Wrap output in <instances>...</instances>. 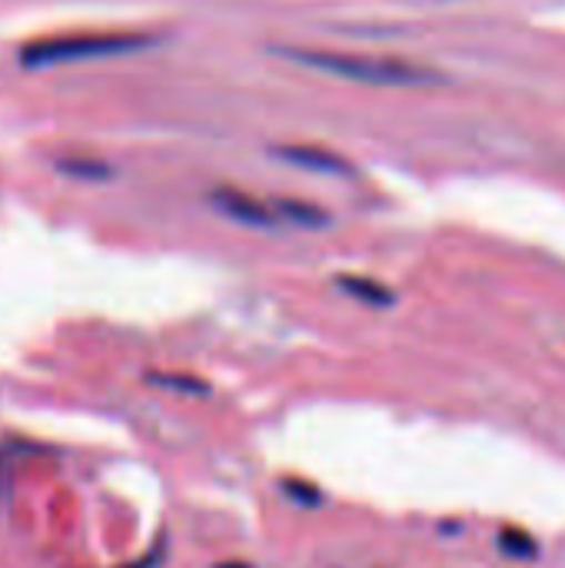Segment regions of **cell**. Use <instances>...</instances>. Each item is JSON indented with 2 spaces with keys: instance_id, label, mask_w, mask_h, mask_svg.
<instances>
[{
  "instance_id": "obj_1",
  "label": "cell",
  "mask_w": 565,
  "mask_h": 568,
  "mask_svg": "<svg viewBox=\"0 0 565 568\" xmlns=\"http://www.w3.org/2000/svg\"><path fill=\"white\" fill-rule=\"evenodd\" d=\"M273 53L310 67L323 70L353 83L366 87H433L443 77L416 60L393 57V53H360V50H320V47H276Z\"/></svg>"
},
{
  "instance_id": "obj_2",
  "label": "cell",
  "mask_w": 565,
  "mask_h": 568,
  "mask_svg": "<svg viewBox=\"0 0 565 568\" xmlns=\"http://www.w3.org/2000/svg\"><path fill=\"white\" fill-rule=\"evenodd\" d=\"M150 33L137 30H90V33H57L40 37L20 50L23 67H50V63H70V60H93V57H117L150 47Z\"/></svg>"
},
{
  "instance_id": "obj_3",
  "label": "cell",
  "mask_w": 565,
  "mask_h": 568,
  "mask_svg": "<svg viewBox=\"0 0 565 568\" xmlns=\"http://www.w3.org/2000/svg\"><path fill=\"white\" fill-rule=\"evenodd\" d=\"M213 206L223 216H230L236 223H246V226H266L276 216L260 196H253V193H246L240 186H220V190H213Z\"/></svg>"
},
{
  "instance_id": "obj_4",
  "label": "cell",
  "mask_w": 565,
  "mask_h": 568,
  "mask_svg": "<svg viewBox=\"0 0 565 568\" xmlns=\"http://www.w3.org/2000/svg\"><path fill=\"white\" fill-rule=\"evenodd\" d=\"M276 153L286 163L303 166V170H316V173H346L350 170V163L340 153H333L326 146H313V143H290V146H280Z\"/></svg>"
},
{
  "instance_id": "obj_5",
  "label": "cell",
  "mask_w": 565,
  "mask_h": 568,
  "mask_svg": "<svg viewBox=\"0 0 565 568\" xmlns=\"http://www.w3.org/2000/svg\"><path fill=\"white\" fill-rule=\"evenodd\" d=\"M336 283H340V290H346V293H350L353 300H360V303H370V306H390V303H393L390 286H383L380 280L350 273V276H340Z\"/></svg>"
},
{
  "instance_id": "obj_6",
  "label": "cell",
  "mask_w": 565,
  "mask_h": 568,
  "mask_svg": "<svg viewBox=\"0 0 565 568\" xmlns=\"http://www.w3.org/2000/svg\"><path fill=\"white\" fill-rule=\"evenodd\" d=\"M276 216L293 220L300 226H326L330 223V213L306 200H276Z\"/></svg>"
},
{
  "instance_id": "obj_7",
  "label": "cell",
  "mask_w": 565,
  "mask_h": 568,
  "mask_svg": "<svg viewBox=\"0 0 565 568\" xmlns=\"http://www.w3.org/2000/svg\"><path fill=\"white\" fill-rule=\"evenodd\" d=\"M500 542H503V549H506L509 556H516V559H533V556L539 552L536 539H533L529 532H523V529H503Z\"/></svg>"
},
{
  "instance_id": "obj_8",
  "label": "cell",
  "mask_w": 565,
  "mask_h": 568,
  "mask_svg": "<svg viewBox=\"0 0 565 568\" xmlns=\"http://www.w3.org/2000/svg\"><path fill=\"white\" fill-rule=\"evenodd\" d=\"M60 170L70 173V176H87V180H100V176L110 173L100 160H63Z\"/></svg>"
},
{
  "instance_id": "obj_9",
  "label": "cell",
  "mask_w": 565,
  "mask_h": 568,
  "mask_svg": "<svg viewBox=\"0 0 565 568\" xmlns=\"http://www.w3.org/2000/svg\"><path fill=\"white\" fill-rule=\"evenodd\" d=\"M150 383H157V386H167V389H183V393H203L206 386L200 383V379H186V376H167V373H153V376H147Z\"/></svg>"
}]
</instances>
